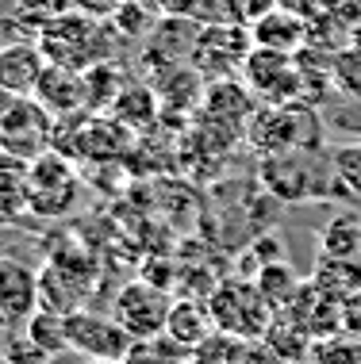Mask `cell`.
<instances>
[{"label": "cell", "instance_id": "obj_21", "mask_svg": "<svg viewBox=\"0 0 361 364\" xmlns=\"http://www.w3.org/2000/svg\"><path fill=\"white\" fill-rule=\"evenodd\" d=\"M23 333L43 353H51V357L70 353V322H66V314H58V311H43V307H38L31 318L23 322Z\"/></svg>", "mask_w": 361, "mask_h": 364}, {"label": "cell", "instance_id": "obj_13", "mask_svg": "<svg viewBox=\"0 0 361 364\" xmlns=\"http://www.w3.org/2000/svg\"><path fill=\"white\" fill-rule=\"evenodd\" d=\"M35 100L54 115V119H66V115H77L89 107V96H85V73L81 70H66V65H46L43 81L35 88Z\"/></svg>", "mask_w": 361, "mask_h": 364}, {"label": "cell", "instance_id": "obj_27", "mask_svg": "<svg viewBox=\"0 0 361 364\" xmlns=\"http://www.w3.org/2000/svg\"><path fill=\"white\" fill-rule=\"evenodd\" d=\"M311 364H361V341L354 333H335L311 346Z\"/></svg>", "mask_w": 361, "mask_h": 364}, {"label": "cell", "instance_id": "obj_7", "mask_svg": "<svg viewBox=\"0 0 361 364\" xmlns=\"http://www.w3.org/2000/svg\"><path fill=\"white\" fill-rule=\"evenodd\" d=\"M77 200V176L70 169L62 154L46 150L43 157H35L31 169H27V203H31L35 215H66Z\"/></svg>", "mask_w": 361, "mask_h": 364}, {"label": "cell", "instance_id": "obj_34", "mask_svg": "<svg viewBox=\"0 0 361 364\" xmlns=\"http://www.w3.org/2000/svg\"><path fill=\"white\" fill-rule=\"evenodd\" d=\"M277 8H285V12H292V16L311 19V16L319 12V0H277Z\"/></svg>", "mask_w": 361, "mask_h": 364}, {"label": "cell", "instance_id": "obj_37", "mask_svg": "<svg viewBox=\"0 0 361 364\" xmlns=\"http://www.w3.org/2000/svg\"><path fill=\"white\" fill-rule=\"evenodd\" d=\"M93 364H123V360H93Z\"/></svg>", "mask_w": 361, "mask_h": 364}, {"label": "cell", "instance_id": "obj_5", "mask_svg": "<svg viewBox=\"0 0 361 364\" xmlns=\"http://www.w3.org/2000/svg\"><path fill=\"white\" fill-rule=\"evenodd\" d=\"M54 115L35 96H12L0 112V150L35 161L54 146Z\"/></svg>", "mask_w": 361, "mask_h": 364}, {"label": "cell", "instance_id": "obj_2", "mask_svg": "<svg viewBox=\"0 0 361 364\" xmlns=\"http://www.w3.org/2000/svg\"><path fill=\"white\" fill-rule=\"evenodd\" d=\"M250 150L266 154H285V150H315L319 139V119L311 104H266L246 119L242 131Z\"/></svg>", "mask_w": 361, "mask_h": 364}, {"label": "cell", "instance_id": "obj_23", "mask_svg": "<svg viewBox=\"0 0 361 364\" xmlns=\"http://www.w3.org/2000/svg\"><path fill=\"white\" fill-rule=\"evenodd\" d=\"M319 253H335V257H361V219L354 211L335 215L323 234H319Z\"/></svg>", "mask_w": 361, "mask_h": 364}, {"label": "cell", "instance_id": "obj_1", "mask_svg": "<svg viewBox=\"0 0 361 364\" xmlns=\"http://www.w3.org/2000/svg\"><path fill=\"white\" fill-rule=\"evenodd\" d=\"M112 35L115 27L104 23L100 16H89L81 8H66L58 12L51 23L38 31V46H43L46 62L51 65H66V70H89L96 62H108L112 58Z\"/></svg>", "mask_w": 361, "mask_h": 364}, {"label": "cell", "instance_id": "obj_4", "mask_svg": "<svg viewBox=\"0 0 361 364\" xmlns=\"http://www.w3.org/2000/svg\"><path fill=\"white\" fill-rule=\"evenodd\" d=\"M208 311H211V318H216V330L239 333V338H246V341L266 338L273 314H277L269 307V299L261 295L258 280H242V277L219 280L208 295Z\"/></svg>", "mask_w": 361, "mask_h": 364}, {"label": "cell", "instance_id": "obj_8", "mask_svg": "<svg viewBox=\"0 0 361 364\" xmlns=\"http://www.w3.org/2000/svg\"><path fill=\"white\" fill-rule=\"evenodd\" d=\"M70 322V353H85L93 360H123L127 349H131V333H127L120 322L104 318V314H93V311H73L66 314Z\"/></svg>", "mask_w": 361, "mask_h": 364}, {"label": "cell", "instance_id": "obj_38", "mask_svg": "<svg viewBox=\"0 0 361 364\" xmlns=\"http://www.w3.org/2000/svg\"><path fill=\"white\" fill-rule=\"evenodd\" d=\"M4 100H12V96H8V92H0V104H4Z\"/></svg>", "mask_w": 361, "mask_h": 364}, {"label": "cell", "instance_id": "obj_22", "mask_svg": "<svg viewBox=\"0 0 361 364\" xmlns=\"http://www.w3.org/2000/svg\"><path fill=\"white\" fill-rule=\"evenodd\" d=\"M123 88H127L123 70L112 62V58L85 70V96H89V112H104V107H112L115 100H120Z\"/></svg>", "mask_w": 361, "mask_h": 364}, {"label": "cell", "instance_id": "obj_14", "mask_svg": "<svg viewBox=\"0 0 361 364\" xmlns=\"http://www.w3.org/2000/svg\"><path fill=\"white\" fill-rule=\"evenodd\" d=\"M200 107H204L200 115H208V119L235 123V127H242V131H246V119L258 112V96H253L250 85H239L235 77H219V81L208 85V92H204Z\"/></svg>", "mask_w": 361, "mask_h": 364}, {"label": "cell", "instance_id": "obj_28", "mask_svg": "<svg viewBox=\"0 0 361 364\" xmlns=\"http://www.w3.org/2000/svg\"><path fill=\"white\" fill-rule=\"evenodd\" d=\"M330 165H335L342 188L361 196V146H342V150H335L330 154Z\"/></svg>", "mask_w": 361, "mask_h": 364}, {"label": "cell", "instance_id": "obj_20", "mask_svg": "<svg viewBox=\"0 0 361 364\" xmlns=\"http://www.w3.org/2000/svg\"><path fill=\"white\" fill-rule=\"evenodd\" d=\"M258 288L261 295L269 299V307L273 311H288V303L296 299V291H300V272L292 269L288 261H261V269H258Z\"/></svg>", "mask_w": 361, "mask_h": 364}, {"label": "cell", "instance_id": "obj_31", "mask_svg": "<svg viewBox=\"0 0 361 364\" xmlns=\"http://www.w3.org/2000/svg\"><path fill=\"white\" fill-rule=\"evenodd\" d=\"M146 8L158 16H192L197 12V0H146Z\"/></svg>", "mask_w": 361, "mask_h": 364}, {"label": "cell", "instance_id": "obj_10", "mask_svg": "<svg viewBox=\"0 0 361 364\" xmlns=\"http://www.w3.org/2000/svg\"><path fill=\"white\" fill-rule=\"evenodd\" d=\"M288 314H292V318H296L300 326H304L315 341L342 333V303L330 299V295L319 288V284L311 280V277L300 284L296 299L288 303Z\"/></svg>", "mask_w": 361, "mask_h": 364}, {"label": "cell", "instance_id": "obj_24", "mask_svg": "<svg viewBox=\"0 0 361 364\" xmlns=\"http://www.w3.org/2000/svg\"><path fill=\"white\" fill-rule=\"evenodd\" d=\"M112 115L123 127L139 131V127L154 123V115H158V92H154V88H146V85H127L123 92H120V100L112 104Z\"/></svg>", "mask_w": 361, "mask_h": 364}, {"label": "cell", "instance_id": "obj_19", "mask_svg": "<svg viewBox=\"0 0 361 364\" xmlns=\"http://www.w3.org/2000/svg\"><path fill=\"white\" fill-rule=\"evenodd\" d=\"M266 341L273 349L281 353L288 364H300V360H308L311 357V346H315V338L300 326L296 318H292L288 311H277L273 314V322H269V330H266Z\"/></svg>", "mask_w": 361, "mask_h": 364}, {"label": "cell", "instance_id": "obj_32", "mask_svg": "<svg viewBox=\"0 0 361 364\" xmlns=\"http://www.w3.org/2000/svg\"><path fill=\"white\" fill-rule=\"evenodd\" d=\"M342 333H354V338H361V291L350 295V299L342 303Z\"/></svg>", "mask_w": 361, "mask_h": 364}, {"label": "cell", "instance_id": "obj_9", "mask_svg": "<svg viewBox=\"0 0 361 364\" xmlns=\"http://www.w3.org/2000/svg\"><path fill=\"white\" fill-rule=\"evenodd\" d=\"M38 311V272L23 261L0 257V330L27 322Z\"/></svg>", "mask_w": 361, "mask_h": 364}, {"label": "cell", "instance_id": "obj_30", "mask_svg": "<svg viewBox=\"0 0 361 364\" xmlns=\"http://www.w3.org/2000/svg\"><path fill=\"white\" fill-rule=\"evenodd\" d=\"M242 364H288V360L281 357L266 338H258V341H246V360Z\"/></svg>", "mask_w": 361, "mask_h": 364}, {"label": "cell", "instance_id": "obj_35", "mask_svg": "<svg viewBox=\"0 0 361 364\" xmlns=\"http://www.w3.org/2000/svg\"><path fill=\"white\" fill-rule=\"evenodd\" d=\"M277 8V0H246V19H258V16H266Z\"/></svg>", "mask_w": 361, "mask_h": 364}, {"label": "cell", "instance_id": "obj_17", "mask_svg": "<svg viewBox=\"0 0 361 364\" xmlns=\"http://www.w3.org/2000/svg\"><path fill=\"white\" fill-rule=\"evenodd\" d=\"M211 330H216V318H211L208 303H200L197 295H181V299H173L169 318H165V333H169L177 346L197 349Z\"/></svg>", "mask_w": 361, "mask_h": 364}, {"label": "cell", "instance_id": "obj_11", "mask_svg": "<svg viewBox=\"0 0 361 364\" xmlns=\"http://www.w3.org/2000/svg\"><path fill=\"white\" fill-rule=\"evenodd\" d=\"M46 54L38 43H8L0 46V92L8 96H35L46 73Z\"/></svg>", "mask_w": 361, "mask_h": 364}, {"label": "cell", "instance_id": "obj_29", "mask_svg": "<svg viewBox=\"0 0 361 364\" xmlns=\"http://www.w3.org/2000/svg\"><path fill=\"white\" fill-rule=\"evenodd\" d=\"M46 357H51V353H43L27 333L16 341H8V349H4V364H46Z\"/></svg>", "mask_w": 361, "mask_h": 364}, {"label": "cell", "instance_id": "obj_15", "mask_svg": "<svg viewBox=\"0 0 361 364\" xmlns=\"http://www.w3.org/2000/svg\"><path fill=\"white\" fill-rule=\"evenodd\" d=\"M250 35L253 46H269V50L281 54H296L308 46V19L304 16H292L285 8H273V12L250 19Z\"/></svg>", "mask_w": 361, "mask_h": 364}, {"label": "cell", "instance_id": "obj_26", "mask_svg": "<svg viewBox=\"0 0 361 364\" xmlns=\"http://www.w3.org/2000/svg\"><path fill=\"white\" fill-rule=\"evenodd\" d=\"M158 12H150L146 8V0H120V8L108 16V23L115 27V35L123 38H146L154 31V23H158Z\"/></svg>", "mask_w": 361, "mask_h": 364}, {"label": "cell", "instance_id": "obj_36", "mask_svg": "<svg viewBox=\"0 0 361 364\" xmlns=\"http://www.w3.org/2000/svg\"><path fill=\"white\" fill-rule=\"evenodd\" d=\"M342 4H346V0H319V12H338Z\"/></svg>", "mask_w": 361, "mask_h": 364}, {"label": "cell", "instance_id": "obj_33", "mask_svg": "<svg viewBox=\"0 0 361 364\" xmlns=\"http://www.w3.org/2000/svg\"><path fill=\"white\" fill-rule=\"evenodd\" d=\"M73 8H81V12H89V16H100V19H108L115 8H120V0H70Z\"/></svg>", "mask_w": 361, "mask_h": 364}, {"label": "cell", "instance_id": "obj_3", "mask_svg": "<svg viewBox=\"0 0 361 364\" xmlns=\"http://www.w3.org/2000/svg\"><path fill=\"white\" fill-rule=\"evenodd\" d=\"M261 184L269 196L285 203L300 200H323L330 192H346L335 169H319L315 150H285V154H266L261 157Z\"/></svg>", "mask_w": 361, "mask_h": 364}, {"label": "cell", "instance_id": "obj_16", "mask_svg": "<svg viewBox=\"0 0 361 364\" xmlns=\"http://www.w3.org/2000/svg\"><path fill=\"white\" fill-rule=\"evenodd\" d=\"M127 139H131V127H123L120 119H104V115H93V119H81L77 127V142L70 157H93V161H104V157H115L127 150Z\"/></svg>", "mask_w": 361, "mask_h": 364}, {"label": "cell", "instance_id": "obj_18", "mask_svg": "<svg viewBox=\"0 0 361 364\" xmlns=\"http://www.w3.org/2000/svg\"><path fill=\"white\" fill-rule=\"evenodd\" d=\"M311 280L323 288L330 299L346 303L350 295L361 291V261L357 257H335V253H319V264Z\"/></svg>", "mask_w": 361, "mask_h": 364}, {"label": "cell", "instance_id": "obj_12", "mask_svg": "<svg viewBox=\"0 0 361 364\" xmlns=\"http://www.w3.org/2000/svg\"><path fill=\"white\" fill-rule=\"evenodd\" d=\"M85 295H89V280L77 277V269L70 261H51L38 269V307L43 311L73 314V311H81Z\"/></svg>", "mask_w": 361, "mask_h": 364}, {"label": "cell", "instance_id": "obj_39", "mask_svg": "<svg viewBox=\"0 0 361 364\" xmlns=\"http://www.w3.org/2000/svg\"><path fill=\"white\" fill-rule=\"evenodd\" d=\"M181 364H192V360H181Z\"/></svg>", "mask_w": 361, "mask_h": 364}, {"label": "cell", "instance_id": "obj_25", "mask_svg": "<svg viewBox=\"0 0 361 364\" xmlns=\"http://www.w3.org/2000/svg\"><path fill=\"white\" fill-rule=\"evenodd\" d=\"M242 360H246V338L227 330H211L192 349V364H242Z\"/></svg>", "mask_w": 361, "mask_h": 364}, {"label": "cell", "instance_id": "obj_6", "mask_svg": "<svg viewBox=\"0 0 361 364\" xmlns=\"http://www.w3.org/2000/svg\"><path fill=\"white\" fill-rule=\"evenodd\" d=\"M169 307H173V299L165 288H158L150 280H135V284L115 291L112 314L131 338H158V333H165Z\"/></svg>", "mask_w": 361, "mask_h": 364}]
</instances>
